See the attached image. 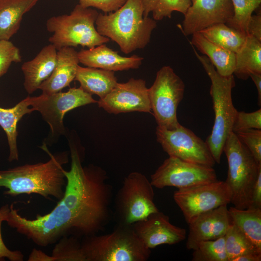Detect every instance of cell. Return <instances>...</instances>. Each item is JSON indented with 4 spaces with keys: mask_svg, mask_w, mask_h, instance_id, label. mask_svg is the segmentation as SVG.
<instances>
[{
    "mask_svg": "<svg viewBox=\"0 0 261 261\" xmlns=\"http://www.w3.org/2000/svg\"><path fill=\"white\" fill-rule=\"evenodd\" d=\"M71 165L64 170L66 185L64 195L54 209L36 218L19 214L13 204L6 222L35 244L46 246L70 234L84 237L103 231L111 218L113 188L101 168L83 167L76 147L71 145Z\"/></svg>",
    "mask_w": 261,
    "mask_h": 261,
    "instance_id": "obj_1",
    "label": "cell"
},
{
    "mask_svg": "<svg viewBox=\"0 0 261 261\" xmlns=\"http://www.w3.org/2000/svg\"><path fill=\"white\" fill-rule=\"evenodd\" d=\"M43 149L50 159L44 163L25 164L0 171V188L7 190L4 194L14 197L20 194H39L44 198L52 196L60 200L66 185V178L62 165L68 161L67 155L63 153L54 156L45 146Z\"/></svg>",
    "mask_w": 261,
    "mask_h": 261,
    "instance_id": "obj_2",
    "label": "cell"
},
{
    "mask_svg": "<svg viewBox=\"0 0 261 261\" xmlns=\"http://www.w3.org/2000/svg\"><path fill=\"white\" fill-rule=\"evenodd\" d=\"M95 25L100 34L116 42L122 52L129 54L148 44L157 22L144 16L142 0H127L115 12L99 13Z\"/></svg>",
    "mask_w": 261,
    "mask_h": 261,
    "instance_id": "obj_3",
    "label": "cell"
},
{
    "mask_svg": "<svg viewBox=\"0 0 261 261\" xmlns=\"http://www.w3.org/2000/svg\"><path fill=\"white\" fill-rule=\"evenodd\" d=\"M194 54L210 79V95L215 113L214 123L206 142L214 159L220 163L225 141L232 131L237 112L232 101V89L235 86L233 74L220 75L207 57L200 55L192 46Z\"/></svg>",
    "mask_w": 261,
    "mask_h": 261,
    "instance_id": "obj_4",
    "label": "cell"
},
{
    "mask_svg": "<svg viewBox=\"0 0 261 261\" xmlns=\"http://www.w3.org/2000/svg\"><path fill=\"white\" fill-rule=\"evenodd\" d=\"M81 246L86 261H146L151 254L132 225L118 224L110 233L84 237Z\"/></svg>",
    "mask_w": 261,
    "mask_h": 261,
    "instance_id": "obj_5",
    "label": "cell"
},
{
    "mask_svg": "<svg viewBox=\"0 0 261 261\" xmlns=\"http://www.w3.org/2000/svg\"><path fill=\"white\" fill-rule=\"evenodd\" d=\"M228 162L226 183L231 192L234 207L245 209L252 206V194L261 163L254 158L247 147L231 131L224 145Z\"/></svg>",
    "mask_w": 261,
    "mask_h": 261,
    "instance_id": "obj_6",
    "label": "cell"
},
{
    "mask_svg": "<svg viewBox=\"0 0 261 261\" xmlns=\"http://www.w3.org/2000/svg\"><path fill=\"white\" fill-rule=\"evenodd\" d=\"M99 14L96 10L77 4L69 14L53 16L46 22L53 33L49 42L56 49L81 45L92 48L106 43L110 39L102 36L95 26Z\"/></svg>",
    "mask_w": 261,
    "mask_h": 261,
    "instance_id": "obj_7",
    "label": "cell"
},
{
    "mask_svg": "<svg viewBox=\"0 0 261 261\" xmlns=\"http://www.w3.org/2000/svg\"><path fill=\"white\" fill-rule=\"evenodd\" d=\"M153 187L141 173L132 172L125 177L115 201L118 224L132 225L159 211L154 202Z\"/></svg>",
    "mask_w": 261,
    "mask_h": 261,
    "instance_id": "obj_8",
    "label": "cell"
},
{
    "mask_svg": "<svg viewBox=\"0 0 261 261\" xmlns=\"http://www.w3.org/2000/svg\"><path fill=\"white\" fill-rule=\"evenodd\" d=\"M185 86L182 79L169 66L161 67L148 88L151 109L158 127L172 130L180 125L177 109L182 100Z\"/></svg>",
    "mask_w": 261,
    "mask_h": 261,
    "instance_id": "obj_9",
    "label": "cell"
},
{
    "mask_svg": "<svg viewBox=\"0 0 261 261\" xmlns=\"http://www.w3.org/2000/svg\"><path fill=\"white\" fill-rule=\"evenodd\" d=\"M30 106L39 112L50 126L52 134L64 133L63 117L68 111L78 107L97 102L92 95L80 87H72L67 91H61L37 97H27Z\"/></svg>",
    "mask_w": 261,
    "mask_h": 261,
    "instance_id": "obj_10",
    "label": "cell"
},
{
    "mask_svg": "<svg viewBox=\"0 0 261 261\" xmlns=\"http://www.w3.org/2000/svg\"><path fill=\"white\" fill-rule=\"evenodd\" d=\"M173 198L188 224L198 216L231 201V192L225 181L218 180L197 186L177 189Z\"/></svg>",
    "mask_w": 261,
    "mask_h": 261,
    "instance_id": "obj_11",
    "label": "cell"
},
{
    "mask_svg": "<svg viewBox=\"0 0 261 261\" xmlns=\"http://www.w3.org/2000/svg\"><path fill=\"white\" fill-rule=\"evenodd\" d=\"M218 180L213 167L193 163L174 157L166 159L151 175L153 187L179 189L191 188Z\"/></svg>",
    "mask_w": 261,
    "mask_h": 261,
    "instance_id": "obj_12",
    "label": "cell"
},
{
    "mask_svg": "<svg viewBox=\"0 0 261 261\" xmlns=\"http://www.w3.org/2000/svg\"><path fill=\"white\" fill-rule=\"evenodd\" d=\"M157 141L169 156L204 166L213 167L216 162L206 143L190 130L180 125L169 130L157 127Z\"/></svg>",
    "mask_w": 261,
    "mask_h": 261,
    "instance_id": "obj_13",
    "label": "cell"
},
{
    "mask_svg": "<svg viewBox=\"0 0 261 261\" xmlns=\"http://www.w3.org/2000/svg\"><path fill=\"white\" fill-rule=\"evenodd\" d=\"M99 107L107 112L122 113L151 111L145 81L130 78L126 83H118L105 97L97 102Z\"/></svg>",
    "mask_w": 261,
    "mask_h": 261,
    "instance_id": "obj_14",
    "label": "cell"
},
{
    "mask_svg": "<svg viewBox=\"0 0 261 261\" xmlns=\"http://www.w3.org/2000/svg\"><path fill=\"white\" fill-rule=\"evenodd\" d=\"M233 14L232 0H194L180 29L185 36L192 35L215 24H227Z\"/></svg>",
    "mask_w": 261,
    "mask_h": 261,
    "instance_id": "obj_15",
    "label": "cell"
},
{
    "mask_svg": "<svg viewBox=\"0 0 261 261\" xmlns=\"http://www.w3.org/2000/svg\"><path fill=\"white\" fill-rule=\"evenodd\" d=\"M137 235L148 248L177 244L186 238L183 228L172 224L168 216L159 211L132 225Z\"/></svg>",
    "mask_w": 261,
    "mask_h": 261,
    "instance_id": "obj_16",
    "label": "cell"
},
{
    "mask_svg": "<svg viewBox=\"0 0 261 261\" xmlns=\"http://www.w3.org/2000/svg\"><path fill=\"white\" fill-rule=\"evenodd\" d=\"M231 222L227 205L198 216L188 224L187 248L193 250L202 241L224 236Z\"/></svg>",
    "mask_w": 261,
    "mask_h": 261,
    "instance_id": "obj_17",
    "label": "cell"
},
{
    "mask_svg": "<svg viewBox=\"0 0 261 261\" xmlns=\"http://www.w3.org/2000/svg\"><path fill=\"white\" fill-rule=\"evenodd\" d=\"M78 58L79 62L87 67L113 72L138 69L143 60L142 57L136 55L122 56L104 44L82 49L78 52Z\"/></svg>",
    "mask_w": 261,
    "mask_h": 261,
    "instance_id": "obj_18",
    "label": "cell"
},
{
    "mask_svg": "<svg viewBox=\"0 0 261 261\" xmlns=\"http://www.w3.org/2000/svg\"><path fill=\"white\" fill-rule=\"evenodd\" d=\"M78 52L72 47H63L57 51L55 67L50 76L40 86L43 94L50 95L69 86L75 79L79 66Z\"/></svg>",
    "mask_w": 261,
    "mask_h": 261,
    "instance_id": "obj_19",
    "label": "cell"
},
{
    "mask_svg": "<svg viewBox=\"0 0 261 261\" xmlns=\"http://www.w3.org/2000/svg\"><path fill=\"white\" fill-rule=\"evenodd\" d=\"M57 55V49L50 44L44 47L33 59L22 64L24 86L29 94L39 89L40 85L50 76L56 66Z\"/></svg>",
    "mask_w": 261,
    "mask_h": 261,
    "instance_id": "obj_20",
    "label": "cell"
},
{
    "mask_svg": "<svg viewBox=\"0 0 261 261\" xmlns=\"http://www.w3.org/2000/svg\"><path fill=\"white\" fill-rule=\"evenodd\" d=\"M75 80L80 84L85 91L96 94L102 99L117 84L114 72L92 67L78 66Z\"/></svg>",
    "mask_w": 261,
    "mask_h": 261,
    "instance_id": "obj_21",
    "label": "cell"
},
{
    "mask_svg": "<svg viewBox=\"0 0 261 261\" xmlns=\"http://www.w3.org/2000/svg\"><path fill=\"white\" fill-rule=\"evenodd\" d=\"M192 35L191 45L208 58L220 75L228 76L233 74L234 53L211 42L199 32Z\"/></svg>",
    "mask_w": 261,
    "mask_h": 261,
    "instance_id": "obj_22",
    "label": "cell"
},
{
    "mask_svg": "<svg viewBox=\"0 0 261 261\" xmlns=\"http://www.w3.org/2000/svg\"><path fill=\"white\" fill-rule=\"evenodd\" d=\"M39 0H0V40H9L18 30L23 15Z\"/></svg>",
    "mask_w": 261,
    "mask_h": 261,
    "instance_id": "obj_23",
    "label": "cell"
},
{
    "mask_svg": "<svg viewBox=\"0 0 261 261\" xmlns=\"http://www.w3.org/2000/svg\"><path fill=\"white\" fill-rule=\"evenodd\" d=\"M252 73H261V41L246 35L244 44L235 53L233 74L245 80Z\"/></svg>",
    "mask_w": 261,
    "mask_h": 261,
    "instance_id": "obj_24",
    "label": "cell"
},
{
    "mask_svg": "<svg viewBox=\"0 0 261 261\" xmlns=\"http://www.w3.org/2000/svg\"><path fill=\"white\" fill-rule=\"evenodd\" d=\"M30 106L27 97L14 107L5 109L0 107V126L7 137L9 147V161L18 160L16 139L18 135L17 124L25 115L34 111Z\"/></svg>",
    "mask_w": 261,
    "mask_h": 261,
    "instance_id": "obj_25",
    "label": "cell"
},
{
    "mask_svg": "<svg viewBox=\"0 0 261 261\" xmlns=\"http://www.w3.org/2000/svg\"><path fill=\"white\" fill-rule=\"evenodd\" d=\"M228 211L232 222L261 250V208L241 209L232 206Z\"/></svg>",
    "mask_w": 261,
    "mask_h": 261,
    "instance_id": "obj_26",
    "label": "cell"
},
{
    "mask_svg": "<svg viewBox=\"0 0 261 261\" xmlns=\"http://www.w3.org/2000/svg\"><path fill=\"white\" fill-rule=\"evenodd\" d=\"M211 42L236 53L245 41L246 35L225 23H219L199 31Z\"/></svg>",
    "mask_w": 261,
    "mask_h": 261,
    "instance_id": "obj_27",
    "label": "cell"
},
{
    "mask_svg": "<svg viewBox=\"0 0 261 261\" xmlns=\"http://www.w3.org/2000/svg\"><path fill=\"white\" fill-rule=\"evenodd\" d=\"M225 245L228 261L248 253H261L259 250L232 222L224 235Z\"/></svg>",
    "mask_w": 261,
    "mask_h": 261,
    "instance_id": "obj_28",
    "label": "cell"
},
{
    "mask_svg": "<svg viewBox=\"0 0 261 261\" xmlns=\"http://www.w3.org/2000/svg\"><path fill=\"white\" fill-rule=\"evenodd\" d=\"M192 253V261H228L224 236L201 242Z\"/></svg>",
    "mask_w": 261,
    "mask_h": 261,
    "instance_id": "obj_29",
    "label": "cell"
},
{
    "mask_svg": "<svg viewBox=\"0 0 261 261\" xmlns=\"http://www.w3.org/2000/svg\"><path fill=\"white\" fill-rule=\"evenodd\" d=\"M232 1L234 14L226 24L246 35L248 21L253 12L260 5L261 0H232Z\"/></svg>",
    "mask_w": 261,
    "mask_h": 261,
    "instance_id": "obj_30",
    "label": "cell"
},
{
    "mask_svg": "<svg viewBox=\"0 0 261 261\" xmlns=\"http://www.w3.org/2000/svg\"><path fill=\"white\" fill-rule=\"evenodd\" d=\"M57 242L51 255L54 261H86L81 242L75 236H64Z\"/></svg>",
    "mask_w": 261,
    "mask_h": 261,
    "instance_id": "obj_31",
    "label": "cell"
},
{
    "mask_svg": "<svg viewBox=\"0 0 261 261\" xmlns=\"http://www.w3.org/2000/svg\"><path fill=\"white\" fill-rule=\"evenodd\" d=\"M191 4V0H157L152 12L153 19L157 21L166 17L171 18L174 11L180 12L184 15Z\"/></svg>",
    "mask_w": 261,
    "mask_h": 261,
    "instance_id": "obj_32",
    "label": "cell"
},
{
    "mask_svg": "<svg viewBox=\"0 0 261 261\" xmlns=\"http://www.w3.org/2000/svg\"><path fill=\"white\" fill-rule=\"evenodd\" d=\"M21 61L19 49L9 40H0V77L7 72L12 62Z\"/></svg>",
    "mask_w": 261,
    "mask_h": 261,
    "instance_id": "obj_33",
    "label": "cell"
},
{
    "mask_svg": "<svg viewBox=\"0 0 261 261\" xmlns=\"http://www.w3.org/2000/svg\"><path fill=\"white\" fill-rule=\"evenodd\" d=\"M249 129H261V109L251 112L237 111L232 128L236 133Z\"/></svg>",
    "mask_w": 261,
    "mask_h": 261,
    "instance_id": "obj_34",
    "label": "cell"
},
{
    "mask_svg": "<svg viewBox=\"0 0 261 261\" xmlns=\"http://www.w3.org/2000/svg\"><path fill=\"white\" fill-rule=\"evenodd\" d=\"M234 133L247 147L255 160L261 163V130L249 129Z\"/></svg>",
    "mask_w": 261,
    "mask_h": 261,
    "instance_id": "obj_35",
    "label": "cell"
},
{
    "mask_svg": "<svg viewBox=\"0 0 261 261\" xmlns=\"http://www.w3.org/2000/svg\"><path fill=\"white\" fill-rule=\"evenodd\" d=\"M10 210V206L8 204H5L0 208V261L3 260L6 258L11 261H22L24 255L22 252L19 250H10L3 242L1 232L2 223L6 221Z\"/></svg>",
    "mask_w": 261,
    "mask_h": 261,
    "instance_id": "obj_36",
    "label": "cell"
},
{
    "mask_svg": "<svg viewBox=\"0 0 261 261\" xmlns=\"http://www.w3.org/2000/svg\"><path fill=\"white\" fill-rule=\"evenodd\" d=\"M127 0H79V4L85 8L91 7L102 10L104 14L113 12L121 7Z\"/></svg>",
    "mask_w": 261,
    "mask_h": 261,
    "instance_id": "obj_37",
    "label": "cell"
},
{
    "mask_svg": "<svg viewBox=\"0 0 261 261\" xmlns=\"http://www.w3.org/2000/svg\"><path fill=\"white\" fill-rule=\"evenodd\" d=\"M246 35H251L261 41V14L252 15L246 28Z\"/></svg>",
    "mask_w": 261,
    "mask_h": 261,
    "instance_id": "obj_38",
    "label": "cell"
},
{
    "mask_svg": "<svg viewBox=\"0 0 261 261\" xmlns=\"http://www.w3.org/2000/svg\"><path fill=\"white\" fill-rule=\"evenodd\" d=\"M251 207L261 208V172L258 174L253 188Z\"/></svg>",
    "mask_w": 261,
    "mask_h": 261,
    "instance_id": "obj_39",
    "label": "cell"
},
{
    "mask_svg": "<svg viewBox=\"0 0 261 261\" xmlns=\"http://www.w3.org/2000/svg\"><path fill=\"white\" fill-rule=\"evenodd\" d=\"M29 261H54L51 255H48L41 250L34 248L30 254Z\"/></svg>",
    "mask_w": 261,
    "mask_h": 261,
    "instance_id": "obj_40",
    "label": "cell"
},
{
    "mask_svg": "<svg viewBox=\"0 0 261 261\" xmlns=\"http://www.w3.org/2000/svg\"><path fill=\"white\" fill-rule=\"evenodd\" d=\"M261 253L253 252L241 255L235 258L232 261H261Z\"/></svg>",
    "mask_w": 261,
    "mask_h": 261,
    "instance_id": "obj_41",
    "label": "cell"
},
{
    "mask_svg": "<svg viewBox=\"0 0 261 261\" xmlns=\"http://www.w3.org/2000/svg\"><path fill=\"white\" fill-rule=\"evenodd\" d=\"M254 83L258 91V103L261 104V73H252L249 75Z\"/></svg>",
    "mask_w": 261,
    "mask_h": 261,
    "instance_id": "obj_42",
    "label": "cell"
},
{
    "mask_svg": "<svg viewBox=\"0 0 261 261\" xmlns=\"http://www.w3.org/2000/svg\"><path fill=\"white\" fill-rule=\"evenodd\" d=\"M144 7V16H148L149 14L152 12L156 4L157 0H142Z\"/></svg>",
    "mask_w": 261,
    "mask_h": 261,
    "instance_id": "obj_43",
    "label": "cell"
},
{
    "mask_svg": "<svg viewBox=\"0 0 261 261\" xmlns=\"http://www.w3.org/2000/svg\"><path fill=\"white\" fill-rule=\"evenodd\" d=\"M192 1H193L194 0H191Z\"/></svg>",
    "mask_w": 261,
    "mask_h": 261,
    "instance_id": "obj_44",
    "label": "cell"
}]
</instances>
